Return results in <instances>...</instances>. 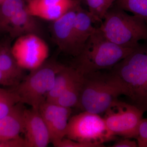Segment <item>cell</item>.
Returning a JSON list of instances; mask_svg holds the SVG:
<instances>
[{"label":"cell","instance_id":"cell-1","mask_svg":"<svg viewBox=\"0 0 147 147\" xmlns=\"http://www.w3.org/2000/svg\"><path fill=\"white\" fill-rule=\"evenodd\" d=\"M138 47H125L117 45L105 38L99 27L96 28L71 66L82 75L110 70Z\"/></svg>","mask_w":147,"mask_h":147},{"label":"cell","instance_id":"cell-2","mask_svg":"<svg viewBox=\"0 0 147 147\" xmlns=\"http://www.w3.org/2000/svg\"><path fill=\"white\" fill-rule=\"evenodd\" d=\"M110 71L120 81L131 104L147 112V46L139 45Z\"/></svg>","mask_w":147,"mask_h":147},{"label":"cell","instance_id":"cell-3","mask_svg":"<svg viewBox=\"0 0 147 147\" xmlns=\"http://www.w3.org/2000/svg\"><path fill=\"white\" fill-rule=\"evenodd\" d=\"M83 75L78 108L99 115L104 113L124 90L117 77L110 71H98Z\"/></svg>","mask_w":147,"mask_h":147},{"label":"cell","instance_id":"cell-4","mask_svg":"<svg viewBox=\"0 0 147 147\" xmlns=\"http://www.w3.org/2000/svg\"><path fill=\"white\" fill-rule=\"evenodd\" d=\"M99 27L107 39L125 47H136L139 41L147 40V24L142 18L131 15L115 5L105 13Z\"/></svg>","mask_w":147,"mask_h":147},{"label":"cell","instance_id":"cell-5","mask_svg":"<svg viewBox=\"0 0 147 147\" xmlns=\"http://www.w3.org/2000/svg\"><path fill=\"white\" fill-rule=\"evenodd\" d=\"M65 66L55 61H46L39 67L30 71L16 86L12 88L20 102L38 110L52 89L56 75Z\"/></svg>","mask_w":147,"mask_h":147},{"label":"cell","instance_id":"cell-6","mask_svg":"<svg viewBox=\"0 0 147 147\" xmlns=\"http://www.w3.org/2000/svg\"><path fill=\"white\" fill-rule=\"evenodd\" d=\"M65 137L94 147H105L104 143L116 139V135L107 127L103 118L86 111L69 119Z\"/></svg>","mask_w":147,"mask_h":147},{"label":"cell","instance_id":"cell-7","mask_svg":"<svg viewBox=\"0 0 147 147\" xmlns=\"http://www.w3.org/2000/svg\"><path fill=\"white\" fill-rule=\"evenodd\" d=\"M144 113L131 104L117 99L105 111L103 119L114 135L137 139L139 125Z\"/></svg>","mask_w":147,"mask_h":147},{"label":"cell","instance_id":"cell-8","mask_svg":"<svg viewBox=\"0 0 147 147\" xmlns=\"http://www.w3.org/2000/svg\"><path fill=\"white\" fill-rule=\"evenodd\" d=\"M16 39L11 50L18 65L24 70L31 71L47 61L49 47L39 35L30 34Z\"/></svg>","mask_w":147,"mask_h":147},{"label":"cell","instance_id":"cell-9","mask_svg":"<svg viewBox=\"0 0 147 147\" xmlns=\"http://www.w3.org/2000/svg\"><path fill=\"white\" fill-rule=\"evenodd\" d=\"M38 110L47 125L50 142L55 146L65 137L71 108L63 107L45 100Z\"/></svg>","mask_w":147,"mask_h":147},{"label":"cell","instance_id":"cell-10","mask_svg":"<svg viewBox=\"0 0 147 147\" xmlns=\"http://www.w3.org/2000/svg\"><path fill=\"white\" fill-rule=\"evenodd\" d=\"M24 132L27 147H46L50 142L48 129L39 110L25 109Z\"/></svg>","mask_w":147,"mask_h":147},{"label":"cell","instance_id":"cell-11","mask_svg":"<svg viewBox=\"0 0 147 147\" xmlns=\"http://www.w3.org/2000/svg\"><path fill=\"white\" fill-rule=\"evenodd\" d=\"M70 9L63 16L53 21L51 30L56 44L61 52L75 57L74 25L78 6Z\"/></svg>","mask_w":147,"mask_h":147},{"label":"cell","instance_id":"cell-12","mask_svg":"<svg viewBox=\"0 0 147 147\" xmlns=\"http://www.w3.org/2000/svg\"><path fill=\"white\" fill-rule=\"evenodd\" d=\"M27 9L36 18L53 21L81 4L78 0H25Z\"/></svg>","mask_w":147,"mask_h":147},{"label":"cell","instance_id":"cell-13","mask_svg":"<svg viewBox=\"0 0 147 147\" xmlns=\"http://www.w3.org/2000/svg\"><path fill=\"white\" fill-rule=\"evenodd\" d=\"M36 18L29 13L26 3L11 18L7 31L9 36L13 39L30 34L40 35L41 28Z\"/></svg>","mask_w":147,"mask_h":147},{"label":"cell","instance_id":"cell-14","mask_svg":"<svg viewBox=\"0 0 147 147\" xmlns=\"http://www.w3.org/2000/svg\"><path fill=\"white\" fill-rule=\"evenodd\" d=\"M93 24L94 22L89 11L84 9L80 5L77 8L74 21L75 57L82 53L88 40L96 29Z\"/></svg>","mask_w":147,"mask_h":147},{"label":"cell","instance_id":"cell-15","mask_svg":"<svg viewBox=\"0 0 147 147\" xmlns=\"http://www.w3.org/2000/svg\"><path fill=\"white\" fill-rule=\"evenodd\" d=\"M26 108L17 103L6 115L0 119V142L20 136L24 132L23 116Z\"/></svg>","mask_w":147,"mask_h":147},{"label":"cell","instance_id":"cell-16","mask_svg":"<svg viewBox=\"0 0 147 147\" xmlns=\"http://www.w3.org/2000/svg\"><path fill=\"white\" fill-rule=\"evenodd\" d=\"M9 36L0 40V69L9 78L19 84L25 77L24 70L13 56Z\"/></svg>","mask_w":147,"mask_h":147},{"label":"cell","instance_id":"cell-17","mask_svg":"<svg viewBox=\"0 0 147 147\" xmlns=\"http://www.w3.org/2000/svg\"><path fill=\"white\" fill-rule=\"evenodd\" d=\"M80 74L73 67L65 66L56 75L54 85L47 94L46 101L54 102Z\"/></svg>","mask_w":147,"mask_h":147},{"label":"cell","instance_id":"cell-18","mask_svg":"<svg viewBox=\"0 0 147 147\" xmlns=\"http://www.w3.org/2000/svg\"><path fill=\"white\" fill-rule=\"evenodd\" d=\"M83 75L79 74L53 102L66 108L78 107L82 89Z\"/></svg>","mask_w":147,"mask_h":147},{"label":"cell","instance_id":"cell-19","mask_svg":"<svg viewBox=\"0 0 147 147\" xmlns=\"http://www.w3.org/2000/svg\"><path fill=\"white\" fill-rule=\"evenodd\" d=\"M26 4L25 0H5L0 5V34H7L11 18Z\"/></svg>","mask_w":147,"mask_h":147},{"label":"cell","instance_id":"cell-20","mask_svg":"<svg viewBox=\"0 0 147 147\" xmlns=\"http://www.w3.org/2000/svg\"><path fill=\"white\" fill-rule=\"evenodd\" d=\"M115 5L142 18L147 24V0H115Z\"/></svg>","mask_w":147,"mask_h":147},{"label":"cell","instance_id":"cell-21","mask_svg":"<svg viewBox=\"0 0 147 147\" xmlns=\"http://www.w3.org/2000/svg\"><path fill=\"white\" fill-rule=\"evenodd\" d=\"M19 102L18 96L13 89L7 90L0 87V119L6 115Z\"/></svg>","mask_w":147,"mask_h":147},{"label":"cell","instance_id":"cell-22","mask_svg":"<svg viewBox=\"0 0 147 147\" xmlns=\"http://www.w3.org/2000/svg\"><path fill=\"white\" fill-rule=\"evenodd\" d=\"M88 7L94 23L102 22L105 13L111 6L108 0H83Z\"/></svg>","mask_w":147,"mask_h":147},{"label":"cell","instance_id":"cell-23","mask_svg":"<svg viewBox=\"0 0 147 147\" xmlns=\"http://www.w3.org/2000/svg\"><path fill=\"white\" fill-rule=\"evenodd\" d=\"M137 139L138 147H147V117L141 121Z\"/></svg>","mask_w":147,"mask_h":147},{"label":"cell","instance_id":"cell-24","mask_svg":"<svg viewBox=\"0 0 147 147\" xmlns=\"http://www.w3.org/2000/svg\"><path fill=\"white\" fill-rule=\"evenodd\" d=\"M0 147H27L25 139L21 137L0 142Z\"/></svg>","mask_w":147,"mask_h":147},{"label":"cell","instance_id":"cell-25","mask_svg":"<svg viewBox=\"0 0 147 147\" xmlns=\"http://www.w3.org/2000/svg\"><path fill=\"white\" fill-rule=\"evenodd\" d=\"M55 147H94L92 145L76 142L71 139H64L55 146Z\"/></svg>","mask_w":147,"mask_h":147},{"label":"cell","instance_id":"cell-26","mask_svg":"<svg viewBox=\"0 0 147 147\" xmlns=\"http://www.w3.org/2000/svg\"><path fill=\"white\" fill-rule=\"evenodd\" d=\"M18 84L17 82L9 78L0 69V86L13 88L16 86Z\"/></svg>","mask_w":147,"mask_h":147},{"label":"cell","instance_id":"cell-27","mask_svg":"<svg viewBox=\"0 0 147 147\" xmlns=\"http://www.w3.org/2000/svg\"><path fill=\"white\" fill-rule=\"evenodd\" d=\"M115 143L112 147H137L138 144L137 142L128 138H123Z\"/></svg>","mask_w":147,"mask_h":147},{"label":"cell","instance_id":"cell-28","mask_svg":"<svg viewBox=\"0 0 147 147\" xmlns=\"http://www.w3.org/2000/svg\"><path fill=\"white\" fill-rule=\"evenodd\" d=\"M108 1H109V3L111 5H113V4H114V3H115V0H108Z\"/></svg>","mask_w":147,"mask_h":147},{"label":"cell","instance_id":"cell-29","mask_svg":"<svg viewBox=\"0 0 147 147\" xmlns=\"http://www.w3.org/2000/svg\"><path fill=\"white\" fill-rule=\"evenodd\" d=\"M5 1V0H0V5H1V4L2 3Z\"/></svg>","mask_w":147,"mask_h":147},{"label":"cell","instance_id":"cell-30","mask_svg":"<svg viewBox=\"0 0 147 147\" xmlns=\"http://www.w3.org/2000/svg\"><path fill=\"white\" fill-rule=\"evenodd\" d=\"M78 1H79L81 3V2L84 1L83 0H78Z\"/></svg>","mask_w":147,"mask_h":147}]
</instances>
